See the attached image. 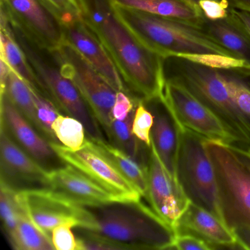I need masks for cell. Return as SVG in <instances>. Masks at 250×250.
Segmentation results:
<instances>
[{"instance_id":"cell-1","label":"cell","mask_w":250,"mask_h":250,"mask_svg":"<svg viewBox=\"0 0 250 250\" xmlns=\"http://www.w3.org/2000/svg\"><path fill=\"white\" fill-rule=\"evenodd\" d=\"M82 18L113 61L130 96L137 101L160 99L165 58L146 47L117 14L113 0H79Z\"/></svg>"},{"instance_id":"cell-2","label":"cell","mask_w":250,"mask_h":250,"mask_svg":"<svg viewBox=\"0 0 250 250\" xmlns=\"http://www.w3.org/2000/svg\"><path fill=\"white\" fill-rule=\"evenodd\" d=\"M123 22L146 47L162 58L182 57L215 68L228 64L230 52L204 30L181 20L115 5Z\"/></svg>"},{"instance_id":"cell-3","label":"cell","mask_w":250,"mask_h":250,"mask_svg":"<svg viewBox=\"0 0 250 250\" xmlns=\"http://www.w3.org/2000/svg\"><path fill=\"white\" fill-rule=\"evenodd\" d=\"M165 80L187 89L223 123L235 146L250 148V119L234 102L227 69L215 68L182 57L165 58Z\"/></svg>"},{"instance_id":"cell-4","label":"cell","mask_w":250,"mask_h":250,"mask_svg":"<svg viewBox=\"0 0 250 250\" xmlns=\"http://www.w3.org/2000/svg\"><path fill=\"white\" fill-rule=\"evenodd\" d=\"M88 208L96 223L92 231L125 250H172L175 229L141 201H114Z\"/></svg>"},{"instance_id":"cell-5","label":"cell","mask_w":250,"mask_h":250,"mask_svg":"<svg viewBox=\"0 0 250 250\" xmlns=\"http://www.w3.org/2000/svg\"><path fill=\"white\" fill-rule=\"evenodd\" d=\"M12 27L17 42L37 76L45 96L61 113L81 121L85 127L87 137L104 139L103 131L81 93L72 80L62 71V63L57 50L41 47L18 29Z\"/></svg>"},{"instance_id":"cell-6","label":"cell","mask_w":250,"mask_h":250,"mask_svg":"<svg viewBox=\"0 0 250 250\" xmlns=\"http://www.w3.org/2000/svg\"><path fill=\"white\" fill-rule=\"evenodd\" d=\"M227 226L250 227V172L230 145L205 140Z\"/></svg>"},{"instance_id":"cell-7","label":"cell","mask_w":250,"mask_h":250,"mask_svg":"<svg viewBox=\"0 0 250 250\" xmlns=\"http://www.w3.org/2000/svg\"><path fill=\"white\" fill-rule=\"evenodd\" d=\"M205 140L180 127L177 161L178 182L189 202L206 209L225 222L216 175Z\"/></svg>"},{"instance_id":"cell-8","label":"cell","mask_w":250,"mask_h":250,"mask_svg":"<svg viewBox=\"0 0 250 250\" xmlns=\"http://www.w3.org/2000/svg\"><path fill=\"white\" fill-rule=\"evenodd\" d=\"M17 198L32 222L52 238L54 228L65 222L93 230L95 218L90 208L82 206L49 188L17 191Z\"/></svg>"},{"instance_id":"cell-9","label":"cell","mask_w":250,"mask_h":250,"mask_svg":"<svg viewBox=\"0 0 250 250\" xmlns=\"http://www.w3.org/2000/svg\"><path fill=\"white\" fill-rule=\"evenodd\" d=\"M62 71L78 89L104 133L110 126L117 92L74 48L64 43L57 49Z\"/></svg>"},{"instance_id":"cell-10","label":"cell","mask_w":250,"mask_h":250,"mask_svg":"<svg viewBox=\"0 0 250 250\" xmlns=\"http://www.w3.org/2000/svg\"><path fill=\"white\" fill-rule=\"evenodd\" d=\"M161 99L181 128L206 140L235 146V140L219 118L179 84L165 80Z\"/></svg>"},{"instance_id":"cell-11","label":"cell","mask_w":250,"mask_h":250,"mask_svg":"<svg viewBox=\"0 0 250 250\" xmlns=\"http://www.w3.org/2000/svg\"><path fill=\"white\" fill-rule=\"evenodd\" d=\"M1 10L13 27L41 47L57 50L65 43L62 21L44 0H1Z\"/></svg>"},{"instance_id":"cell-12","label":"cell","mask_w":250,"mask_h":250,"mask_svg":"<svg viewBox=\"0 0 250 250\" xmlns=\"http://www.w3.org/2000/svg\"><path fill=\"white\" fill-rule=\"evenodd\" d=\"M51 146L64 163L81 171L118 201H141V194L137 188L87 137L84 147L78 150H71L61 143H51Z\"/></svg>"},{"instance_id":"cell-13","label":"cell","mask_w":250,"mask_h":250,"mask_svg":"<svg viewBox=\"0 0 250 250\" xmlns=\"http://www.w3.org/2000/svg\"><path fill=\"white\" fill-rule=\"evenodd\" d=\"M1 181L17 191L49 188V170L26 153L0 128Z\"/></svg>"},{"instance_id":"cell-14","label":"cell","mask_w":250,"mask_h":250,"mask_svg":"<svg viewBox=\"0 0 250 250\" xmlns=\"http://www.w3.org/2000/svg\"><path fill=\"white\" fill-rule=\"evenodd\" d=\"M1 128L45 169L50 171L65 165L51 143L42 136L11 103L6 95L0 96Z\"/></svg>"},{"instance_id":"cell-15","label":"cell","mask_w":250,"mask_h":250,"mask_svg":"<svg viewBox=\"0 0 250 250\" xmlns=\"http://www.w3.org/2000/svg\"><path fill=\"white\" fill-rule=\"evenodd\" d=\"M147 173L148 189L146 199L150 208L175 229L190 202L162 165L152 144Z\"/></svg>"},{"instance_id":"cell-16","label":"cell","mask_w":250,"mask_h":250,"mask_svg":"<svg viewBox=\"0 0 250 250\" xmlns=\"http://www.w3.org/2000/svg\"><path fill=\"white\" fill-rule=\"evenodd\" d=\"M62 23L65 43L74 48L116 91L129 95L113 61L82 17Z\"/></svg>"},{"instance_id":"cell-17","label":"cell","mask_w":250,"mask_h":250,"mask_svg":"<svg viewBox=\"0 0 250 250\" xmlns=\"http://www.w3.org/2000/svg\"><path fill=\"white\" fill-rule=\"evenodd\" d=\"M49 188L86 207L118 201L97 183L68 164L49 171Z\"/></svg>"},{"instance_id":"cell-18","label":"cell","mask_w":250,"mask_h":250,"mask_svg":"<svg viewBox=\"0 0 250 250\" xmlns=\"http://www.w3.org/2000/svg\"><path fill=\"white\" fill-rule=\"evenodd\" d=\"M146 103L148 104V108L154 116L151 131L152 146L171 178L181 188L177 175L179 125L161 98Z\"/></svg>"},{"instance_id":"cell-19","label":"cell","mask_w":250,"mask_h":250,"mask_svg":"<svg viewBox=\"0 0 250 250\" xmlns=\"http://www.w3.org/2000/svg\"><path fill=\"white\" fill-rule=\"evenodd\" d=\"M176 233H189L207 241L213 249H241L236 237L226 224L208 210L191 203L175 227Z\"/></svg>"},{"instance_id":"cell-20","label":"cell","mask_w":250,"mask_h":250,"mask_svg":"<svg viewBox=\"0 0 250 250\" xmlns=\"http://www.w3.org/2000/svg\"><path fill=\"white\" fill-rule=\"evenodd\" d=\"M201 29L236 59L250 66V36L229 10L228 17L218 20L204 17Z\"/></svg>"},{"instance_id":"cell-21","label":"cell","mask_w":250,"mask_h":250,"mask_svg":"<svg viewBox=\"0 0 250 250\" xmlns=\"http://www.w3.org/2000/svg\"><path fill=\"white\" fill-rule=\"evenodd\" d=\"M0 57L3 58L11 69L30 87L45 96L44 92L38 80L37 76L32 68L22 48L17 42L11 22L2 10H1L0 19Z\"/></svg>"},{"instance_id":"cell-22","label":"cell","mask_w":250,"mask_h":250,"mask_svg":"<svg viewBox=\"0 0 250 250\" xmlns=\"http://www.w3.org/2000/svg\"><path fill=\"white\" fill-rule=\"evenodd\" d=\"M115 5L181 20L201 29L204 16L184 0H113Z\"/></svg>"},{"instance_id":"cell-23","label":"cell","mask_w":250,"mask_h":250,"mask_svg":"<svg viewBox=\"0 0 250 250\" xmlns=\"http://www.w3.org/2000/svg\"><path fill=\"white\" fill-rule=\"evenodd\" d=\"M118 170L146 198L148 189V166H145L134 158L102 138H89Z\"/></svg>"},{"instance_id":"cell-24","label":"cell","mask_w":250,"mask_h":250,"mask_svg":"<svg viewBox=\"0 0 250 250\" xmlns=\"http://www.w3.org/2000/svg\"><path fill=\"white\" fill-rule=\"evenodd\" d=\"M135 109L124 121L114 120L105 132L107 141L134 158L145 166H148L150 147L139 140L133 134L132 123Z\"/></svg>"},{"instance_id":"cell-25","label":"cell","mask_w":250,"mask_h":250,"mask_svg":"<svg viewBox=\"0 0 250 250\" xmlns=\"http://www.w3.org/2000/svg\"><path fill=\"white\" fill-rule=\"evenodd\" d=\"M3 94L6 95L11 103L20 111L25 119L42 136L49 140L46 130L39 121L30 85L12 69L7 80L5 91L0 96Z\"/></svg>"},{"instance_id":"cell-26","label":"cell","mask_w":250,"mask_h":250,"mask_svg":"<svg viewBox=\"0 0 250 250\" xmlns=\"http://www.w3.org/2000/svg\"><path fill=\"white\" fill-rule=\"evenodd\" d=\"M10 244L17 250H55L51 236L38 228L24 210L20 216L17 230Z\"/></svg>"},{"instance_id":"cell-27","label":"cell","mask_w":250,"mask_h":250,"mask_svg":"<svg viewBox=\"0 0 250 250\" xmlns=\"http://www.w3.org/2000/svg\"><path fill=\"white\" fill-rule=\"evenodd\" d=\"M52 130L59 143L71 150H80L87 141L85 127L74 117L60 114L52 124Z\"/></svg>"},{"instance_id":"cell-28","label":"cell","mask_w":250,"mask_h":250,"mask_svg":"<svg viewBox=\"0 0 250 250\" xmlns=\"http://www.w3.org/2000/svg\"><path fill=\"white\" fill-rule=\"evenodd\" d=\"M23 211L24 209L17 198V190L0 181V213L9 242L14 238Z\"/></svg>"},{"instance_id":"cell-29","label":"cell","mask_w":250,"mask_h":250,"mask_svg":"<svg viewBox=\"0 0 250 250\" xmlns=\"http://www.w3.org/2000/svg\"><path fill=\"white\" fill-rule=\"evenodd\" d=\"M154 116L146 102L139 101L136 104L132 123L133 134L146 146H151V131Z\"/></svg>"},{"instance_id":"cell-30","label":"cell","mask_w":250,"mask_h":250,"mask_svg":"<svg viewBox=\"0 0 250 250\" xmlns=\"http://www.w3.org/2000/svg\"><path fill=\"white\" fill-rule=\"evenodd\" d=\"M77 250H125V247L95 231L77 228Z\"/></svg>"},{"instance_id":"cell-31","label":"cell","mask_w":250,"mask_h":250,"mask_svg":"<svg viewBox=\"0 0 250 250\" xmlns=\"http://www.w3.org/2000/svg\"><path fill=\"white\" fill-rule=\"evenodd\" d=\"M77 228L74 222H65L54 228L52 241L56 250H77V241L72 229Z\"/></svg>"},{"instance_id":"cell-32","label":"cell","mask_w":250,"mask_h":250,"mask_svg":"<svg viewBox=\"0 0 250 250\" xmlns=\"http://www.w3.org/2000/svg\"><path fill=\"white\" fill-rule=\"evenodd\" d=\"M54 10L62 22L82 17L79 0H44Z\"/></svg>"},{"instance_id":"cell-33","label":"cell","mask_w":250,"mask_h":250,"mask_svg":"<svg viewBox=\"0 0 250 250\" xmlns=\"http://www.w3.org/2000/svg\"><path fill=\"white\" fill-rule=\"evenodd\" d=\"M199 8L204 17L214 21L228 17L230 7L225 0H200Z\"/></svg>"},{"instance_id":"cell-34","label":"cell","mask_w":250,"mask_h":250,"mask_svg":"<svg viewBox=\"0 0 250 250\" xmlns=\"http://www.w3.org/2000/svg\"><path fill=\"white\" fill-rule=\"evenodd\" d=\"M138 102L125 92H117L115 104L112 107V115L114 120L124 121L128 118L131 112L135 109Z\"/></svg>"},{"instance_id":"cell-35","label":"cell","mask_w":250,"mask_h":250,"mask_svg":"<svg viewBox=\"0 0 250 250\" xmlns=\"http://www.w3.org/2000/svg\"><path fill=\"white\" fill-rule=\"evenodd\" d=\"M172 250H210L213 247L207 241L192 234L176 233Z\"/></svg>"},{"instance_id":"cell-36","label":"cell","mask_w":250,"mask_h":250,"mask_svg":"<svg viewBox=\"0 0 250 250\" xmlns=\"http://www.w3.org/2000/svg\"><path fill=\"white\" fill-rule=\"evenodd\" d=\"M241 249L250 250V227L238 226L232 229Z\"/></svg>"},{"instance_id":"cell-37","label":"cell","mask_w":250,"mask_h":250,"mask_svg":"<svg viewBox=\"0 0 250 250\" xmlns=\"http://www.w3.org/2000/svg\"><path fill=\"white\" fill-rule=\"evenodd\" d=\"M11 71V67L8 62L0 57V95L5 91V84Z\"/></svg>"},{"instance_id":"cell-38","label":"cell","mask_w":250,"mask_h":250,"mask_svg":"<svg viewBox=\"0 0 250 250\" xmlns=\"http://www.w3.org/2000/svg\"><path fill=\"white\" fill-rule=\"evenodd\" d=\"M230 11L232 15L235 17L238 22L250 36V13L238 11V10L233 9L232 8H230Z\"/></svg>"},{"instance_id":"cell-39","label":"cell","mask_w":250,"mask_h":250,"mask_svg":"<svg viewBox=\"0 0 250 250\" xmlns=\"http://www.w3.org/2000/svg\"><path fill=\"white\" fill-rule=\"evenodd\" d=\"M230 8L250 13V0H225Z\"/></svg>"},{"instance_id":"cell-40","label":"cell","mask_w":250,"mask_h":250,"mask_svg":"<svg viewBox=\"0 0 250 250\" xmlns=\"http://www.w3.org/2000/svg\"><path fill=\"white\" fill-rule=\"evenodd\" d=\"M230 146L232 149L236 152L237 154L239 156L241 161L244 162V165H245V166L247 167V169H248L250 172V150L247 148H243V147H238V146H232V145H230Z\"/></svg>"},{"instance_id":"cell-41","label":"cell","mask_w":250,"mask_h":250,"mask_svg":"<svg viewBox=\"0 0 250 250\" xmlns=\"http://www.w3.org/2000/svg\"><path fill=\"white\" fill-rule=\"evenodd\" d=\"M184 1L188 2V4H190V5H192L194 8H196L197 11L202 13L201 11H200V8H199V2H200V0H184Z\"/></svg>"},{"instance_id":"cell-42","label":"cell","mask_w":250,"mask_h":250,"mask_svg":"<svg viewBox=\"0 0 250 250\" xmlns=\"http://www.w3.org/2000/svg\"><path fill=\"white\" fill-rule=\"evenodd\" d=\"M247 79H248L249 83H250V76H248V77H247Z\"/></svg>"},{"instance_id":"cell-43","label":"cell","mask_w":250,"mask_h":250,"mask_svg":"<svg viewBox=\"0 0 250 250\" xmlns=\"http://www.w3.org/2000/svg\"><path fill=\"white\" fill-rule=\"evenodd\" d=\"M249 150H250V148H247Z\"/></svg>"}]
</instances>
